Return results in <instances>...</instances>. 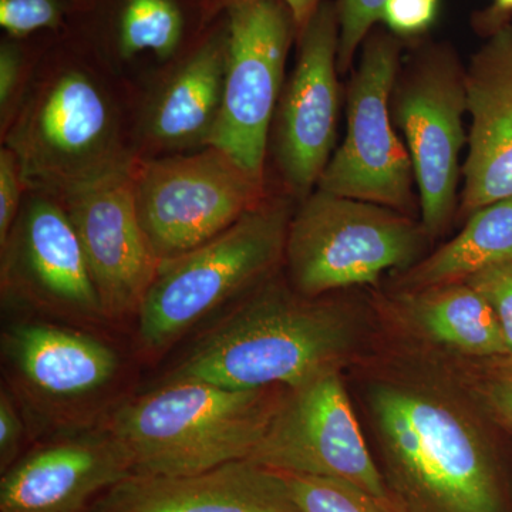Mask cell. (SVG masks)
Returning a JSON list of instances; mask_svg holds the SVG:
<instances>
[{
    "label": "cell",
    "mask_w": 512,
    "mask_h": 512,
    "mask_svg": "<svg viewBox=\"0 0 512 512\" xmlns=\"http://www.w3.org/2000/svg\"><path fill=\"white\" fill-rule=\"evenodd\" d=\"M26 185L15 154L8 147L0 151V245L5 247L16 217H19L20 202Z\"/></svg>",
    "instance_id": "cell-27"
},
{
    "label": "cell",
    "mask_w": 512,
    "mask_h": 512,
    "mask_svg": "<svg viewBox=\"0 0 512 512\" xmlns=\"http://www.w3.org/2000/svg\"><path fill=\"white\" fill-rule=\"evenodd\" d=\"M271 286L205 332L164 380L232 390L286 389L336 367L348 349L342 313Z\"/></svg>",
    "instance_id": "cell-2"
},
{
    "label": "cell",
    "mask_w": 512,
    "mask_h": 512,
    "mask_svg": "<svg viewBox=\"0 0 512 512\" xmlns=\"http://www.w3.org/2000/svg\"><path fill=\"white\" fill-rule=\"evenodd\" d=\"M89 512H305L288 478L251 460L187 476H140L101 494Z\"/></svg>",
    "instance_id": "cell-16"
},
{
    "label": "cell",
    "mask_w": 512,
    "mask_h": 512,
    "mask_svg": "<svg viewBox=\"0 0 512 512\" xmlns=\"http://www.w3.org/2000/svg\"><path fill=\"white\" fill-rule=\"evenodd\" d=\"M512 261V197L474 211L457 237L414 266L409 288L424 289L466 281L468 276Z\"/></svg>",
    "instance_id": "cell-20"
},
{
    "label": "cell",
    "mask_w": 512,
    "mask_h": 512,
    "mask_svg": "<svg viewBox=\"0 0 512 512\" xmlns=\"http://www.w3.org/2000/svg\"><path fill=\"white\" fill-rule=\"evenodd\" d=\"M183 19L171 0H128L121 15L120 45L124 55L151 52L168 56L180 43Z\"/></svg>",
    "instance_id": "cell-22"
},
{
    "label": "cell",
    "mask_w": 512,
    "mask_h": 512,
    "mask_svg": "<svg viewBox=\"0 0 512 512\" xmlns=\"http://www.w3.org/2000/svg\"><path fill=\"white\" fill-rule=\"evenodd\" d=\"M402 46L389 33H370L348 89L346 133L316 190L410 215L414 174L409 151L394 130L392 96Z\"/></svg>",
    "instance_id": "cell-8"
},
{
    "label": "cell",
    "mask_w": 512,
    "mask_h": 512,
    "mask_svg": "<svg viewBox=\"0 0 512 512\" xmlns=\"http://www.w3.org/2000/svg\"><path fill=\"white\" fill-rule=\"evenodd\" d=\"M423 232L410 215L393 208L313 191L289 224V278L306 298L376 284L384 272L416 261Z\"/></svg>",
    "instance_id": "cell-6"
},
{
    "label": "cell",
    "mask_w": 512,
    "mask_h": 512,
    "mask_svg": "<svg viewBox=\"0 0 512 512\" xmlns=\"http://www.w3.org/2000/svg\"><path fill=\"white\" fill-rule=\"evenodd\" d=\"M394 512H512V476L460 413L423 394L372 397Z\"/></svg>",
    "instance_id": "cell-1"
},
{
    "label": "cell",
    "mask_w": 512,
    "mask_h": 512,
    "mask_svg": "<svg viewBox=\"0 0 512 512\" xmlns=\"http://www.w3.org/2000/svg\"><path fill=\"white\" fill-rule=\"evenodd\" d=\"M22 79V63L15 47L3 45L0 49V111L3 120L9 114L10 104L15 99Z\"/></svg>",
    "instance_id": "cell-31"
},
{
    "label": "cell",
    "mask_w": 512,
    "mask_h": 512,
    "mask_svg": "<svg viewBox=\"0 0 512 512\" xmlns=\"http://www.w3.org/2000/svg\"><path fill=\"white\" fill-rule=\"evenodd\" d=\"M291 220L288 201L265 198L217 237L161 261L137 312L141 345L167 348L264 278L285 255Z\"/></svg>",
    "instance_id": "cell-4"
},
{
    "label": "cell",
    "mask_w": 512,
    "mask_h": 512,
    "mask_svg": "<svg viewBox=\"0 0 512 512\" xmlns=\"http://www.w3.org/2000/svg\"><path fill=\"white\" fill-rule=\"evenodd\" d=\"M387 0H338L340 72L352 66L357 50L365 43L370 30L382 20Z\"/></svg>",
    "instance_id": "cell-24"
},
{
    "label": "cell",
    "mask_w": 512,
    "mask_h": 512,
    "mask_svg": "<svg viewBox=\"0 0 512 512\" xmlns=\"http://www.w3.org/2000/svg\"><path fill=\"white\" fill-rule=\"evenodd\" d=\"M495 5L498 10H504V12L512 10V0H495Z\"/></svg>",
    "instance_id": "cell-33"
},
{
    "label": "cell",
    "mask_w": 512,
    "mask_h": 512,
    "mask_svg": "<svg viewBox=\"0 0 512 512\" xmlns=\"http://www.w3.org/2000/svg\"><path fill=\"white\" fill-rule=\"evenodd\" d=\"M227 59L228 35L214 37L175 74L151 119L156 143L167 148L207 144L221 110Z\"/></svg>",
    "instance_id": "cell-19"
},
{
    "label": "cell",
    "mask_w": 512,
    "mask_h": 512,
    "mask_svg": "<svg viewBox=\"0 0 512 512\" xmlns=\"http://www.w3.org/2000/svg\"><path fill=\"white\" fill-rule=\"evenodd\" d=\"M3 349L28 389L55 403L94 396L119 372V356L103 340L52 323L13 326Z\"/></svg>",
    "instance_id": "cell-18"
},
{
    "label": "cell",
    "mask_w": 512,
    "mask_h": 512,
    "mask_svg": "<svg viewBox=\"0 0 512 512\" xmlns=\"http://www.w3.org/2000/svg\"><path fill=\"white\" fill-rule=\"evenodd\" d=\"M481 394L491 413L512 429V356H500L488 367Z\"/></svg>",
    "instance_id": "cell-29"
},
{
    "label": "cell",
    "mask_w": 512,
    "mask_h": 512,
    "mask_svg": "<svg viewBox=\"0 0 512 512\" xmlns=\"http://www.w3.org/2000/svg\"><path fill=\"white\" fill-rule=\"evenodd\" d=\"M466 113V70L450 47H427L397 77L392 116L412 161L426 234H439L456 205Z\"/></svg>",
    "instance_id": "cell-10"
},
{
    "label": "cell",
    "mask_w": 512,
    "mask_h": 512,
    "mask_svg": "<svg viewBox=\"0 0 512 512\" xmlns=\"http://www.w3.org/2000/svg\"><path fill=\"white\" fill-rule=\"evenodd\" d=\"M292 22L281 0H235L229 15L224 96L205 147L224 151L261 183Z\"/></svg>",
    "instance_id": "cell-11"
},
{
    "label": "cell",
    "mask_w": 512,
    "mask_h": 512,
    "mask_svg": "<svg viewBox=\"0 0 512 512\" xmlns=\"http://www.w3.org/2000/svg\"><path fill=\"white\" fill-rule=\"evenodd\" d=\"M463 282L476 289L493 308L508 355L512 356V261L491 266Z\"/></svg>",
    "instance_id": "cell-25"
},
{
    "label": "cell",
    "mask_w": 512,
    "mask_h": 512,
    "mask_svg": "<svg viewBox=\"0 0 512 512\" xmlns=\"http://www.w3.org/2000/svg\"><path fill=\"white\" fill-rule=\"evenodd\" d=\"M414 316L431 339L471 356H507L493 308L466 282L424 289L414 299Z\"/></svg>",
    "instance_id": "cell-21"
},
{
    "label": "cell",
    "mask_w": 512,
    "mask_h": 512,
    "mask_svg": "<svg viewBox=\"0 0 512 512\" xmlns=\"http://www.w3.org/2000/svg\"><path fill=\"white\" fill-rule=\"evenodd\" d=\"M281 394L164 380L121 404L104 426L126 451L133 474L187 476L249 460Z\"/></svg>",
    "instance_id": "cell-3"
},
{
    "label": "cell",
    "mask_w": 512,
    "mask_h": 512,
    "mask_svg": "<svg viewBox=\"0 0 512 512\" xmlns=\"http://www.w3.org/2000/svg\"><path fill=\"white\" fill-rule=\"evenodd\" d=\"M339 19L322 3L302 30L301 50L276 109L275 157L293 194L306 198L335 150L340 89Z\"/></svg>",
    "instance_id": "cell-12"
},
{
    "label": "cell",
    "mask_w": 512,
    "mask_h": 512,
    "mask_svg": "<svg viewBox=\"0 0 512 512\" xmlns=\"http://www.w3.org/2000/svg\"><path fill=\"white\" fill-rule=\"evenodd\" d=\"M285 476L296 501L305 512H387L355 485L329 478Z\"/></svg>",
    "instance_id": "cell-23"
},
{
    "label": "cell",
    "mask_w": 512,
    "mask_h": 512,
    "mask_svg": "<svg viewBox=\"0 0 512 512\" xmlns=\"http://www.w3.org/2000/svg\"><path fill=\"white\" fill-rule=\"evenodd\" d=\"M131 165L59 200L82 244L104 318L137 315L161 264L138 218Z\"/></svg>",
    "instance_id": "cell-13"
},
{
    "label": "cell",
    "mask_w": 512,
    "mask_h": 512,
    "mask_svg": "<svg viewBox=\"0 0 512 512\" xmlns=\"http://www.w3.org/2000/svg\"><path fill=\"white\" fill-rule=\"evenodd\" d=\"M131 474L130 458L106 426L66 436L3 471L0 512H89Z\"/></svg>",
    "instance_id": "cell-15"
},
{
    "label": "cell",
    "mask_w": 512,
    "mask_h": 512,
    "mask_svg": "<svg viewBox=\"0 0 512 512\" xmlns=\"http://www.w3.org/2000/svg\"><path fill=\"white\" fill-rule=\"evenodd\" d=\"M60 9L56 0H0V25L15 37L56 28Z\"/></svg>",
    "instance_id": "cell-26"
},
{
    "label": "cell",
    "mask_w": 512,
    "mask_h": 512,
    "mask_svg": "<svg viewBox=\"0 0 512 512\" xmlns=\"http://www.w3.org/2000/svg\"><path fill=\"white\" fill-rule=\"evenodd\" d=\"M25 437V426L12 394L0 392V467L8 470L19 460V451Z\"/></svg>",
    "instance_id": "cell-30"
},
{
    "label": "cell",
    "mask_w": 512,
    "mask_h": 512,
    "mask_svg": "<svg viewBox=\"0 0 512 512\" xmlns=\"http://www.w3.org/2000/svg\"><path fill=\"white\" fill-rule=\"evenodd\" d=\"M281 2L291 12L293 25L301 32L308 26L315 13L318 12L319 6L322 5L320 0H281Z\"/></svg>",
    "instance_id": "cell-32"
},
{
    "label": "cell",
    "mask_w": 512,
    "mask_h": 512,
    "mask_svg": "<svg viewBox=\"0 0 512 512\" xmlns=\"http://www.w3.org/2000/svg\"><path fill=\"white\" fill-rule=\"evenodd\" d=\"M249 460L285 474L355 485L394 512L336 367L281 394Z\"/></svg>",
    "instance_id": "cell-9"
},
{
    "label": "cell",
    "mask_w": 512,
    "mask_h": 512,
    "mask_svg": "<svg viewBox=\"0 0 512 512\" xmlns=\"http://www.w3.org/2000/svg\"><path fill=\"white\" fill-rule=\"evenodd\" d=\"M26 190L56 200L133 164L109 99L89 74L66 70L40 84L6 137Z\"/></svg>",
    "instance_id": "cell-5"
},
{
    "label": "cell",
    "mask_w": 512,
    "mask_h": 512,
    "mask_svg": "<svg viewBox=\"0 0 512 512\" xmlns=\"http://www.w3.org/2000/svg\"><path fill=\"white\" fill-rule=\"evenodd\" d=\"M439 0H387L382 20L400 36L426 32L436 20Z\"/></svg>",
    "instance_id": "cell-28"
},
{
    "label": "cell",
    "mask_w": 512,
    "mask_h": 512,
    "mask_svg": "<svg viewBox=\"0 0 512 512\" xmlns=\"http://www.w3.org/2000/svg\"><path fill=\"white\" fill-rule=\"evenodd\" d=\"M3 282L52 311L104 318L80 239L62 202L35 192L2 248Z\"/></svg>",
    "instance_id": "cell-14"
},
{
    "label": "cell",
    "mask_w": 512,
    "mask_h": 512,
    "mask_svg": "<svg viewBox=\"0 0 512 512\" xmlns=\"http://www.w3.org/2000/svg\"><path fill=\"white\" fill-rule=\"evenodd\" d=\"M130 173L141 227L160 261L217 237L266 198L264 183L215 147L134 160Z\"/></svg>",
    "instance_id": "cell-7"
},
{
    "label": "cell",
    "mask_w": 512,
    "mask_h": 512,
    "mask_svg": "<svg viewBox=\"0 0 512 512\" xmlns=\"http://www.w3.org/2000/svg\"><path fill=\"white\" fill-rule=\"evenodd\" d=\"M464 211L512 197V29L498 30L466 70Z\"/></svg>",
    "instance_id": "cell-17"
}]
</instances>
